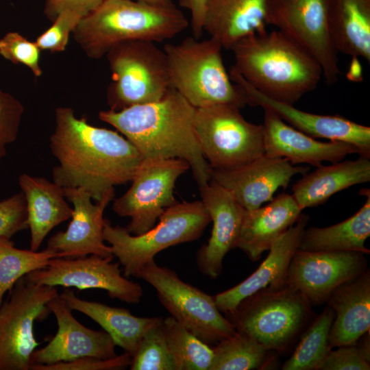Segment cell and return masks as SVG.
<instances>
[{
    "label": "cell",
    "mask_w": 370,
    "mask_h": 370,
    "mask_svg": "<svg viewBox=\"0 0 370 370\" xmlns=\"http://www.w3.org/2000/svg\"><path fill=\"white\" fill-rule=\"evenodd\" d=\"M308 171V167L292 164L286 158L264 154L232 169H212L210 180L229 190L249 210L272 200L278 188H286L293 176Z\"/></svg>",
    "instance_id": "19"
},
{
    "label": "cell",
    "mask_w": 370,
    "mask_h": 370,
    "mask_svg": "<svg viewBox=\"0 0 370 370\" xmlns=\"http://www.w3.org/2000/svg\"><path fill=\"white\" fill-rule=\"evenodd\" d=\"M329 0H267L266 24L273 25L308 52L319 64L328 84L341 70L328 25Z\"/></svg>",
    "instance_id": "13"
},
{
    "label": "cell",
    "mask_w": 370,
    "mask_h": 370,
    "mask_svg": "<svg viewBox=\"0 0 370 370\" xmlns=\"http://www.w3.org/2000/svg\"><path fill=\"white\" fill-rule=\"evenodd\" d=\"M66 200L73 205L71 221L65 231L56 232L47 242V248L62 258H75L88 255L112 256L110 246L104 243L103 213L114 199V190L93 204L90 193L82 188H63Z\"/></svg>",
    "instance_id": "17"
},
{
    "label": "cell",
    "mask_w": 370,
    "mask_h": 370,
    "mask_svg": "<svg viewBox=\"0 0 370 370\" xmlns=\"http://www.w3.org/2000/svg\"><path fill=\"white\" fill-rule=\"evenodd\" d=\"M106 56L112 76L107 89L109 110L119 111L158 101L171 88L165 53L156 42H123Z\"/></svg>",
    "instance_id": "8"
},
{
    "label": "cell",
    "mask_w": 370,
    "mask_h": 370,
    "mask_svg": "<svg viewBox=\"0 0 370 370\" xmlns=\"http://www.w3.org/2000/svg\"><path fill=\"white\" fill-rule=\"evenodd\" d=\"M308 217L301 214L297 221L271 246L269 254L259 267L247 278L221 292L214 299L221 312H232L245 298L262 291L287 286V273L291 259L298 249Z\"/></svg>",
    "instance_id": "21"
},
{
    "label": "cell",
    "mask_w": 370,
    "mask_h": 370,
    "mask_svg": "<svg viewBox=\"0 0 370 370\" xmlns=\"http://www.w3.org/2000/svg\"><path fill=\"white\" fill-rule=\"evenodd\" d=\"M264 154L288 160L292 164L319 167L323 162L335 163L349 154L360 156L354 145L341 141H319L289 125L273 112L264 110Z\"/></svg>",
    "instance_id": "22"
},
{
    "label": "cell",
    "mask_w": 370,
    "mask_h": 370,
    "mask_svg": "<svg viewBox=\"0 0 370 370\" xmlns=\"http://www.w3.org/2000/svg\"><path fill=\"white\" fill-rule=\"evenodd\" d=\"M23 112L21 102L0 89V162L7 154L6 147L17 138Z\"/></svg>",
    "instance_id": "39"
},
{
    "label": "cell",
    "mask_w": 370,
    "mask_h": 370,
    "mask_svg": "<svg viewBox=\"0 0 370 370\" xmlns=\"http://www.w3.org/2000/svg\"><path fill=\"white\" fill-rule=\"evenodd\" d=\"M62 258L57 251L46 248L38 251L14 247L10 238L0 237V306L7 291L22 277L45 268L51 258Z\"/></svg>",
    "instance_id": "32"
},
{
    "label": "cell",
    "mask_w": 370,
    "mask_h": 370,
    "mask_svg": "<svg viewBox=\"0 0 370 370\" xmlns=\"http://www.w3.org/2000/svg\"><path fill=\"white\" fill-rule=\"evenodd\" d=\"M58 295L56 286L20 278L0 306V370H29L30 358L40 345L34 323L51 312L49 301Z\"/></svg>",
    "instance_id": "11"
},
{
    "label": "cell",
    "mask_w": 370,
    "mask_h": 370,
    "mask_svg": "<svg viewBox=\"0 0 370 370\" xmlns=\"http://www.w3.org/2000/svg\"><path fill=\"white\" fill-rule=\"evenodd\" d=\"M47 305L56 317L58 330L47 345L34 351L31 365H51L82 357L108 359L117 356L110 336L104 330H94L79 323L60 295Z\"/></svg>",
    "instance_id": "18"
},
{
    "label": "cell",
    "mask_w": 370,
    "mask_h": 370,
    "mask_svg": "<svg viewBox=\"0 0 370 370\" xmlns=\"http://www.w3.org/2000/svg\"><path fill=\"white\" fill-rule=\"evenodd\" d=\"M195 108L171 88L160 100L119 111L99 112L137 149L143 159L179 158L188 162L199 187L208 184L212 169L205 159L195 126Z\"/></svg>",
    "instance_id": "2"
},
{
    "label": "cell",
    "mask_w": 370,
    "mask_h": 370,
    "mask_svg": "<svg viewBox=\"0 0 370 370\" xmlns=\"http://www.w3.org/2000/svg\"><path fill=\"white\" fill-rule=\"evenodd\" d=\"M335 317L327 306L302 334L291 357L283 364L284 370H318L329 352L330 328Z\"/></svg>",
    "instance_id": "31"
},
{
    "label": "cell",
    "mask_w": 370,
    "mask_h": 370,
    "mask_svg": "<svg viewBox=\"0 0 370 370\" xmlns=\"http://www.w3.org/2000/svg\"><path fill=\"white\" fill-rule=\"evenodd\" d=\"M114 256L88 255L75 258H54L41 269L25 276L36 284L75 287L79 291L99 288L110 297L127 304H138L143 295L142 286L123 276Z\"/></svg>",
    "instance_id": "14"
},
{
    "label": "cell",
    "mask_w": 370,
    "mask_h": 370,
    "mask_svg": "<svg viewBox=\"0 0 370 370\" xmlns=\"http://www.w3.org/2000/svg\"><path fill=\"white\" fill-rule=\"evenodd\" d=\"M230 79L245 94L250 106H259L275 114L295 129L314 138L341 141L356 147L360 156L370 158V127L341 115H323L305 112L292 104L280 102L262 94L230 69Z\"/></svg>",
    "instance_id": "16"
},
{
    "label": "cell",
    "mask_w": 370,
    "mask_h": 370,
    "mask_svg": "<svg viewBox=\"0 0 370 370\" xmlns=\"http://www.w3.org/2000/svg\"><path fill=\"white\" fill-rule=\"evenodd\" d=\"M190 169L179 158L143 159L130 188L114 199L112 209L121 217H130L126 229L134 235L153 227L169 207L177 204L173 191L178 177Z\"/></svg>",
    "instance_id": "12"
},
{
    "label": "cell",
    "mask_w": 370,
    "mask_h": 370,
    "mask_svg": "<svg viewBox=\"0 0 370 370\" xmlns=\"http://www.w3.org/2000/svg\"><path fill=\"white\" fill-rule=\"evenodd\" d=\"M230 50L231 68L258 91L280 102L293 105L323 77L318 62L278 29L250 34Z\"/></svg>",
    "instance_id": "3"
},
{
    "label": "cell",
    "mask_w": 370,
    "mask_h": 370,
    "mask_svg": "<svg viewBox=\"0 0 370 370\" xmlns=\"http://www.w3.org/2000/svg\"><path fill=\"white\" fill-rule=\"evenodd\" d=\"M49 147L58 162L53 182L62 188H82L96 201L115 186L131 182L143 160L125 137L78 118L70 107L56 108Z\"/></svg>",
    "instance_id": "1"
},
{
    "label": "cell",
    "mask_w": 370,
    "mask_h": 370,
    "mask_svg": "<svg viewBox=\"0 0 370 370\" xmlns=\"http://www.w3.org/2000/svg\"><path fill=\"white\" fill-rule=\"evenodd\" d=\"M45 14L52 21L63 10H73L84 16L96 9L103 0H45Z\"/></svg>",
    "instance_id": "42"
},
{
    "label": "cell",
    "mask_w": 370,
    "mask_h": 370,
    "mask_svg": "<svg viewBox=\"0 0 370 370\" xmlns=\"http://www.w3.org/2000/svg\"><path fill=\"white\" fill-rule=\"evenodd\" d=\"M327 304L334 310L330 347L356 343L370 328V273L369 269L336 288Z\"/></svg>",
    "instance_id": "24"
},
{
    "label": "cell",
    "mask_w": 370,
    "mask_h": 370,
    "mask_svg": "<svg viewBox=\"0 0 370 370\" xmlns=\"http://www.w3.org/2000/svg\"><path fill=\"white\" fill-rule=\"evenodd\" d=\"M18 184L26 201L30 249L38 251L45 237L56 226L71 218V208L63 188L40 177L23 173Z\"/></svg>",
    "instance_id": "25"
},
{
    "label": "cell",
    "mask_w": 370,
    "mask_h": 370,
    "mask_svg": "<svg viewBox=\"0 0 370 370\" xmlns=\"http://www.w3.org/2000/svg\"><path fill=\"white\" fill-rule=\"evenodd\" d=\"M195 133L213 170H230L264 154L262 124L247 121L240 108L218 103L195 108Z\"/></svg>",
    "instance_id": "9"
},
{
    "label": "cell",
    "mask_w": 370,
    "mask_h": 370,
    "mask_svg": "<svg viewBox=\"0 0 370 370\" xmlns=\"http://www.w3.org/2000/svg\"><path fill=\"white\" fill-rule=\"evenodd\" d=\"M310 306L294 288L259 291L226 314L236 332L268 351L285 352L313 315Z\"/></svg>",
    "instance_id": "7"
},
{
    "label": "cell",
    "mask_w": 370,
    "mask_h": 370,
    "mask_svg": "<svg viewBox=\"0 0 370 370\" xmlns=\"http://www.w3.org/2000/svg\"><path fill=\"white\" fill-rule=\"evenodd\" d=\"M199 188L212 229L207 243L197 251L196 264L202 274L216 279L222 272L225 256L235 247L245 209L229 190L212 180Z\"/></svg>",
    "instance_id": "20"
},
{
    "label": "cell",
    "mask_w": 370,
    "mask_h": 370,
    "mask_svg": "<svg viewBox=\"0 0 370 370\" xmlns=\"http://www.w3.org/2000/svg\"><path fill=\"white\" fill-rule=\"evenodd\" d=\"M85 16L73 10L61 12L53 21L52 25L34 41L40 50L50 52L64 51L69 36Z\"/></svg>",
    "instance_id": "38"
},
{
    "label": "cell",
    "mask_w": 370,
    "mask_h": 370,
    "mask_svg": "<svg viewBox=\"0 0 370 370\" xmlns=\"http://www.w3.org/2000/svg\"><path fill=\"white\" fill-rule=\"evenodd\" d=\"M222 49L213 38L200 40L194 36L163 47L171 87L195 108L225 103L241 109L248 105L226 71Z\"/></svg>",
    "instance_id": "5"
},
{
    "label": "cell",
    "mask_w": 370,
    "mask_h": 370,
    "mask_svg": "<svg viewBox=\"0 0 370 370\" xmlns=\"http://www.w3.org/2000/svg\"><path fill=\"white\" fill-rule=\"evenodd\" d=\"M366 201L346 220L325 227L305 229L298 249L309 251H355L369 254L365 241L370 236V191L362 189Z\"/></svg>",
    "instance_id": "30"
},
{
    "label": "cell",
    "mask_w": 370,
    "mask_h": 370,
    "mask_svg": "<svg viewBox=\"0 0 370 370\" xmlns=\"http://www.w3.org/2000/svg\"><path fill=\"white\" fill-rule=\"evenodd\" d=\"M328 25L337 53L370 62V0H329Z\"/></svg>",
    "instance_id": "28"
},
{
    "label": "cell",
    "mask_w": 370,
    "mask_h": 370,
    "mask_svg": "<svg viewBox=\"0 0 370 370\" xmlns=\"http://www.w3.org/2000/svg\"><path fill=\"white\" fill-rule=\"evenodd\" d=\"M267 0H207L204 31L230 49L242 38L265 32Z\"/></svg>",
    "instance_id": "26"
},
{
    "label": "cell",
    "mask_w": 370,
    "mask_h": 370,
    "mask_svg": "<svg viewBox=\"0 0 370 370\" xmlns=\"http://www.w3.org/2000/svg\"><path fill=\"white\" fill-rule=\"evenodd\" d=\"M210 370L259 369L267 362L269 352L250 336L236 332L213 345Z\"/></svg>",
    "instance_id": "33"
},
{
    "label": "cell",
    "mask_w": 370,
    "mask_h": 370,
    "mask_svg": "<svg viewBox=\"0 0 370 370\" xmlns=\"http://www.w3.org/2000/svg\"><path fill=\"white\" fill-rule=\"evenodd\" d=\"M40 52L35 42L28 40L18 32H8L0 38V55L14 64L26 66L37 77L42 74Z\"/></svg>",
    "instance_id": "37"
},
{
    "label": "cell",
    "mask_w": 370,
    "mask_h": 370,
    "mask_svg": "<svg viewBox=\"0 0 370 370\" xmlns=\"http://www.w3.org/2000/svg\"><path fill=\"white\" fill-rule=\"evenodd\" d=\"M189 21L174 3L158 5L138 0H103L79 21L72 33L86 56L99 59L127 41L153 42L171 39Z\"/></svg>",
    "instance_id": "4"
},
{
    "label": "cell",
    "mask_w": 370,
    "mask_h": 370,
    "mask_svg": "<svg viewBox=\"0 0 370 370\" xmlns=\"http://www.w3.org/2000/svg\"><path fill=\"white\" fill-rule=\"evenodd\" d=\"M292 194L281 193L264 206L245 210L234 248L242 250L251 261L291 227L302 214Z\"/></svg>",
    "instance_id": "23"
},
{
    "label": "cell",
    "mask_w": 370,
    "mask_h": 370,
    "mask_svg": "<svg viewBox=\"0 0 370 370\" xmlns=\"http://www.w3.org/2000/svg\"><path fill=\"white\" fill-rule=\"evenodd\" d=\"M362 338V342L331 349L318 370L370 369L369 333Z\"/></svg>",
    "instance_id": "36"
},
{
    "label": "cell",
    "mask_w": 370,
    "mask_h": 370,
    "mask_svg": "<svg viewBox=\"0 0 370 370\" xmlns=\"http://www.w3.org/2000/svg\"><path fill=\"white\" fill-rule=\"evenodd\" d=\"M168 343L177 370H210L212 347L185 328L173 317L163 319Z\"/></svg>",
    "instance_id": "34"
},
{
    "label": "cell",
    "mask_w": 370,
    "mask_h": 370,
    "mask_svg": "<svg viewBox=\"0 0 370 370\" xmlns=\"http://www.w3.org/2000/svg\"><path fill=\"white\" fill-rule=\"evenodd\" d=\"M136 278L149 284L171 316L208 345L236 332L217 308L214 296L184 282L174 270L158 265L153 260L145 264Z\"/></svg>",
    "instance_id": "10"
},
{
    "label": "cell",
    "mask_w": 370,
    "mask_h": 370,
    "mask_svg": "<svg viewBox=\"0 0 370 370\" xmlns=\"http://www.w3.org/2000/svg\"><path fill=\"white\" fill-rule=\"evenodd\" d=\"M131 370H177L163 319L159 317L143 335L132 357Z\"/></svg>",
    "instance_id": "35"
},
{
    "label": "cell",
    "mask_w": 370,
    "mask_h": 370,
    "mask_svg": "<svg viewBox=\"0 0 370 370\" xmlns=\"http://www.w3.org/2000/svg\"><path fill=\"white\" fill-rule=\"evenodd\" d=\"M28 229L25 196L22 192L0 201V237L11 238Z\"/></svg>",
    "instance_id": "41"
},
{
    "label": "cell",
    "mask_w": 370,
    "mask_h": 370,
    "mask_svg": "<svg viewBox=\"0 0 370 370\" xmlns=\"http://www.w3.org/2000/svg\"><path fill=\"white\" fill-rule=\"evenodd\" d=\"M158 219V223L147 232L134 235L126 227L114 226L105 219L103 239L123 266L126 278L136 277L162 250L198 240L211 222L201 200L177 202L167 208Z\"/></svg>",
    "instance_id": "6"
},
{
    "label": "cell",
    "mask_w": 370,
    "mask_h": 370,
    "mask_svg": "<svg viewBox=\"0 0 370 370\" xmlns=\"http://www.w3.org/2000/svg\"><path fill=\"white\" fill-rule=\"evenodd\" d=\"M60 296L72 310L82 312L98 323L116 346L132 357L145 331L159 318L136 317L123 308L82 299L70 289L64 290Z\"/></svg>",
    "instance_id": "29"
},
{
    "label": "cell",
    "mask_w": 370,
    "mask_h": 370,
    "mask_svg": "<svg viewBox=\"0 0 370 370\" xmlns=\"http://www.w3.org/2000/svg\"><path fill=\"white\" fill-rule=\"evenodd\" d=\"M131 361L132 356L125 352L108 359L82 357L51 365H32L29 370H120L130 367Z\"/></svg>",
    "instance_id": "40"
},
{
    "label": "cell",
    "mask_w": 370,
    "mask_h": 370,
    "mask_svg": "<svg viewBox=\"0 0 370 370\" xmlns=\"http://www.w3.org/2000/svg\"><path fill=\"white\" fill-rule=\"evenodd\" d=\"M145 1L149 3L158 4V5H169L173 3L175 0H138Z\"/></svg>",
    "instance_id": "44"
},
{
    "label": "cell",
    "mask_w": 370,
    "mask_h": 370,
    "mask_svg": "<svg viewBox=\"0 0 370 370\" xmlns=\"http://www.w3.org/2000/svg\"><path fill=\"white\" fill-rule=\"evenodd\" d=\"M178 4L190 14V26L193 36L200 39L204 31V17L207 0H177Z\"/></svg>",
    "instance_id": "43"
},
{
    "label": "cell",
    "mask_w": 370,
    "mask_h": 370,
    "mask_svg": "<svg viewBox=\"0 0 370 370\" xmlns=\"http://www.w3.org/2000/svg\"><path fill=\"white\" fill-rule=\"evenodd\" d=\"M370 181V158L341 160L305 173L293 186L292 195L304 210L325 203L335 193Z\"/></svg>",
    "instance_id": "27"
},
{
    "label": "cell",
    "mask_w": 370,
    "mask_h": 370,
    "mask_svg": "<svg viewBox=\"0 0 370 370\" xmlns=\"http://www.w3.org/2000/svg\"><path fill=\"white\" fill-rule=\"evenodd\" d=\"M364 254L297 249L290 262L287 285L310 305L326 302L331 293L367 269Z\"/></svg>",
    "instance_id": "15"
}]
</instances>
